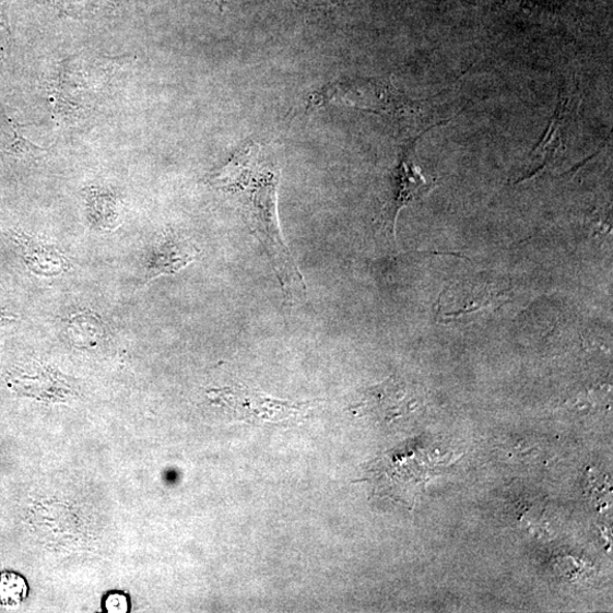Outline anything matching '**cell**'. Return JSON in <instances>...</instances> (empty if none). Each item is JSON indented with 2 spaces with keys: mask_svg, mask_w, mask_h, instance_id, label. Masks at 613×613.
<instances>
[{
  "mask_svg": "<svg viewBox=\"0 0 613 613\" xmlns=\"http://www.w3.org/2000/svg\"><path fill=\"white\" fill-rule=\"evenodd\" d=\"M281 168L272 153L250 142L212 175L211 185L239 201L241 214L252 235L269 254L285 297L305 295L306 283L286 247L278 215Z\"/></svg>",
  "mask_w": 613,
  "mask_h": 613,
  "instance_id": "1",
  "label": "cell"
},
{
  "mask_svg": "<svg viewBox=\"0 0 613 613\" xmlns=\"http://www.w3.org/2000/svg\"><path fill=\"white\" fill-rule=\"evenodd\" d=\"M215 398L233 420L248 424L297 422L315 406V402L281 400L246 386L220 390Z\"/></svg>",
  "mask_w": 613,
  "mask_h": 613,
  "instance_id": "2",
  "label": "cell"
},
{
  "mask_svg": "<svg viewBox=\"0 0 613 613\" xmlns=\"http://www.w3.org/2000/svg\"><path fill=\"white\" fill-rule=\"evenodd\" d=\"M419 408L415 390L392 376L381 385L369 388L361 400L350 408L355 415L372 416L391 423L411 415Z\"/></svg>",
  "mask_w": 613,
  "mask_h": 613,
  "instance_id": "3",
  "label": "cell"
},
{
  "mask_svg": "<svg viewBox=\"0 0 613 613\" xmlns=\"http://www.w3.org/2000/svg\"><path fill=\"white\" fill-rule=\"evenodd\" d=\"M199 250L187 238L169 232L157 241L148 259V275L153 279L178 273L193 262Z\"/></svg>",
  "mask_w": 613,
  "mask_h": 613,
  "instance_id": "4",
  "label": "cell"
},
{
  "mask_svg": "<svg viewBox=\"0 0 613 613\" xmlns=\"http://www.w3.org/2000/svg\"><path fill=\"white\" fill-rule=\"evenodd\" d=\"M433 185L424 177L421 169L411 162L402 161L396 178V192L390 208L392 217V236L396 238V226L400 211L408 203L428 193Z\"/></svg>",
  "mask_w": 613,
  "mask_h": 613,
  "instance_id": "5",
  "label": "cell"
},
{
  "mask_svg": "<svg viewBox=\"0 0 613 613\" xmlns=\"http://www.w3.org/2000/svg\"><path fill=\"white\" fill-rule=\"evenodd\" d=\"M38 150L25 139L20 126L4 111H0V157L16 156Z\"/></svg>",
  "mask_w": 613,
  "mask_h": 613,
  "instance_id": "6",
  "label": "cell"
},
{
  "mask_svg": "<svg viewBox=\"0 0 613 613\" xmlns=\"http://www.w3.org/2000/svg\"><path fill=\"white\" fill-rule=\"evenodd\" d=\"M68 333L78 342H95L104 337L105 328L98 315L86 311L70 318Z\"/></svg>",
  "mask_w": 613,
  "mask_h": 613,
  "instance_id": "7",
  "label": "cell"
},
{
  "mask_svg": "<svg viewBox=\"0 0 613 613\" xmlns=\"http://www.w3.org/2000/svg\"><path fill=\"white\" fill-rule=\"evenodd\" d=\"M31 592L26 579L15 571L0 573V604L8 608L20 605Z\"/></svg>",
  "mask_w": 613,
  "mask_h": 613,
  "instance_id": "8",
  "label": "cell"
},
{
  "mask_svg": "<svg viewBox=\"0 0 613 613\" xmlns=\"http://www.w3.org/2000/svg\"><path fill=\"white\" fill-rule=\"evenodd\" d=\"M130 608L128 596L121 592H109L103 601V609L108 613H128Z\"/></svg>",
  "mask_w": 613,
  "mask_h": 613,
  "instance_id": "9",
  "label": "cell"
},
{
  "mask_svg": "<svg viewBox=\"0 0 613 613\" xmlns=\"http://www.w3.org/2000/svg\"><path fill=\"white\" fill-rule=\"evenodd\" d=\"M13 317L9 314H7L5 310L0 309V328H2L4 325L12 322Z\"/></svg>",
  "mask_w": 613,
  "mask_h": 613,
  "instance_id": "10",
  "label": "cell"
},
{
  "mask_svg": "<svg viewBox=\"0 0 613 613\" xmlns=\"http://www.w3.org/2000/svg\"><path fill=\"white\" fill-rule=\"evenodd\" d=\"M7 39L4 34L0 33V58H3L7 52Z\"/></svg>",
  "mask_w": 613,
  "mask_h": 613,
  "instance_id": "11",
  "label": "cell"
},
{
  "mask_svg": "<svg viewBox=\"0 0 613 613\" xmlns=\"http://www.w3.org/2000/svg\"><path fill=\"white\" fill-rule=\"evenodd\" d=\"M315 2H320L322 4H326V3L333 4V3H335V0H315Z\"/></svg>",
  "mask_w": 613,
  "mask_h": 613,
  "instance_id": "12",
  "label": "cell"
}]
</instances>
